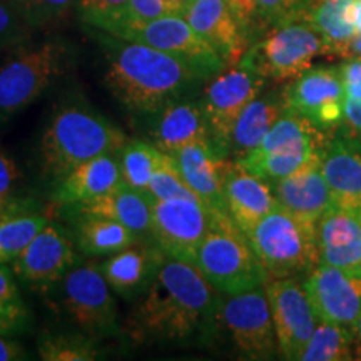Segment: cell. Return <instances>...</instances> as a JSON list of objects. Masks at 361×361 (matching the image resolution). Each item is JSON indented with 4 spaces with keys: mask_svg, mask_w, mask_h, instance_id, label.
I'll return each mask as SVG.
<instances>
[{
    "mask_svg": "<svg viewBox=\"0 0 361 361\" xmlns=\"http://www.w3.org/2000/svg\"><path fill=\"white\" fill-rule=\"evenodd\" d=\"M221 293L194 263L168 258L133 311L139 338L186 341L211 331L221 313Z\"/></svg>",
    "mask_w": 361,
    "mask_h": 361,
    "instance_id": "1",
    "label": "cell"
},
{
    "mask_svg": "<svg viewBox=\"0 0 361 361\" xmlns=\"http://www.w3.org/2000/svg\"><path fill=\"white\" fill-rule=\"evenodd\" d=\"M101 34L107 59L104 82L126 109L157 114L169 104L183 101L202 80L178 59L151 45Z\"/></svg>",
    "mask_w": 361,
    "mask_h": 361,
    "instance_id": "2",
    "label": "cell"
},
{
    "mask_svg": "<svg viewBox=\"0 0 361 361\" xmlns=\"http://www.w3.org/2000/svg\"><path fill=\"white\" fill-rule=\"evenodd\" d=\"M128 137L90 106L74 102L61 107L40 139L42 169L54 179L97 156L119 154Z\"/></svg>",
    "mask_w": 361,
    "mask_h": 361,
    "instance_id": "3",
    "label": "cell"
},
{
    "mask_svg": "<svg viewBox=\"0 0 361 361\" xmlns=\"http://www.w3.org/2000/svg\"><path fill=\"white\" fill-rule=\"evenodd\" d=\"M72 64V47L62 39L22 44L0 66V119L19 114L37 101Z\"/></svg>",
    "mask_w": 361,
    "mask_h": 361,
    "instance_id": "4",
    "label": "cell"
},
{
    "mask_svg": "<svg viewBox=\"0 0 361 361\" xmlns=\"http://www.w3.org/2000/svg\"><path fill=\"white\" fill-rule=\"evenodd\" d=\"M194 264L224 296L256 290L269 279L250 239L228 214H213Z\"/></svg>",
    "mask_w": 361,
    "mask_h": 361,
    "instance_id": "5",
    "label": "cell"
},
{
    "mask_svg": "<svg viewBox=\"0 0 361 361\" xmlns=\"http://www.w3.org/2000/svg\"><path fill=\"white\" fill-rule=\"evenodd\" d=\"M246 236L269 279L310 274L319 264L316 226L298 219L279 206L266 214Z\"/></svg>",
    "mask_w": 361,
    "mask_h": 361,
    "instance_id": "6",
    "label": "cell"
},
{
    "mask_svg": "<svg viewBox=\"0 0 361 361\" xmlns=\"http://www.w3.org/2000/svg\"><path fill=\"white\" fill-rule=\"evenodd\" d=\"M328 137L305 117L283 112L259 146L234 162L266 180L284 179L318 162Z\"/></svg>",
    "mask_w": 361,
    "mask_h": 361,
    "instance_id": "7",
    "label": "cell"
},
{
    "mask_svg": "<svg viewBox=\"0 0 361 361\" xmlns=\"http://www.w3.org/2000/svg\"><path fill=\"white\" fill-rule=\"evenodd\" d=\"M324 40L308 22L296 19L273 25L259 42L246 51L243 59L266 79L290 82L324 56Z\"/></svg>",
    "mask_w": 361,
    "mask_h": 361,
    "instance_id": "8",
    "label": "cell"
},
{
    "mask_svg": "<svg viewBox=\"0 0 361 361\" xmlns=\"http://www.w3.org/2000/svg\"><path fill=\"white\" fill-rule=\"evenodd\" d=\"M266 80L268 79L241 57V61L228 66L207 82L202 92L201 107L211 142L224 159L229 156V141L238 116L252 99L263 92Z\"/></svg>",
    "mask_w": 361,
    "mask_h": 361,
    "instance_id": "9",
    "label": "cell"
},
{
    "mask_svg": "<svg viewBox=\"0 0 361 361\" xmlns=\"http://www.w3.org/2000/svg\"><path fill=\"white\" fill-rule=\"evenodd\" d=\"M62 305L72 323L85 335L97 340L119 331L114 291L101 266L75 264L62 279Z\"/></svg>",
    "mask_w": 361,
    "mask_h": 361,
    "instance_id": "10",
    "label": "cell"
},
{
    "mask_svg": "<svg viewBox=\"0 0 361 361\" xmlns=\"http://www.w3.org/2000/svg\"><path fill=\"white\" fill-rule=\"evenodd\" d=\"M211 221L213 213L200 200H151L149 234L169 258L196 263Z\"/></svg>",
    "mask_w": 361,
    "mask_h": 361,
    "instance_id": "11",
    "label": "cell"
},
{
    "mask_svg": "<svg viewBox=\"0 0 361 361\" xmlns=\"http://www.w3.org/2000/svg\"><path fill=\"white\" fill-rule=\"evenodd\" d=\"M123 39L151 45L169 54L196 72L202 80L211 79L228 67L223 57L179 13H169L147 24L135 25Z\"/></svg>",
    "mask_w": 361,
    "mask_h": 361,
    "instance_id": "12",
    "label": "cell"
},
{
    "mask_svg": "<svg viewBox=\"0 0 361 361\" xmlns=\"http://www.w3.org/2000/svg\"><path fill=\"white\" fill-rule=\"evenodd\" d=\"M219 319L246 358L271 360L279 355L264 286L226 298L221 305Z\"/></svg>",
    "mask_w": 361,
    "mask_h": 361,
    "instance_id": "13",
    "label": "cell"
},
{
    "mask_svg": "<svg viewBox=\"0 0 361 361\" xmlns=\"http://www.w3.org/2000/svg\"><path fill=\"white\" fill-rule=\"evenodd\" d=\"M264 290L276 331L278 353L284 360H300L319 322L305 284L296 278H271Z\"/></svg>",
    "mask_w": 361,
    "mask_h": 361,
    "instance_id": "14",
    "label": "cell"
},
{
    "mask_svg": "<svg viewBox=\"0 0 361 361\" xmlns=\"http://www.w3.org/2000/svg\"><path fill=\"white\" fill-rule=\"evenodd\" d=\"M286 109L298 112L324 133L340 128L345 109V89L338 66H311L283 89Z\"/></svg>",
    "mask_w": 361,
    "mask_h": 361,
    "instance_id": "15",
    "label": "cell"
},
{
    "mask_svg": "<svg viewBox=\"0 0 361 361\" xmlns=\"http://www.w3.org/2000/svg\"><path fill=\"white\" fill-rule=\"evenodd\" d=\"M78 259L72 239L61 226L49 221L11 264L20 281L34 288H51L66 278Z\"/></svg>",
    "mask_w": 361,
    "mask_h": 361,
    "instance_id": "16",
    "label": "cell"
},
{
    "mask_svg": "<svg viewBox=\"0 0 361 361\" xmlns=\"http://www.w3.org/2000/svg\"><path fill=\"white\" fill-rule=\"evenodd\" d=\"M303 284L319 322L355 326L361 316V269L319 263Z\"/></svg>",
    "mask_w": 361,
    "mask_h": 361,
    "instance_id": "17",
    "label": "cell"
},
{
    "mask_svg": "<svg viewBox=\"0 0 361 361\" xmlns=\"http://www.w3.org/2000/svg\"><path fill=\"white\" fill-rule=\"evenodd\" d=\"M223 196L226 213L245 234L279 206L269 180L234 161L226 164Z\"/></svg>",
    "mask_w": 361,
    "mask_h": 361,
    "instance_id": "18",
    "label": "cell"
},
{
    "mask_svg": "<svg viewBox=\"0 0 361 361\" xmlns=\"http://www.w3.org/2000/svg\"><path fill=\"white\" fill-rule=\"evenodd\" d=\"M183 16L226 66L236 64L250 49L246 32L224 0H192Z\"/></svg>",
    "mask_w": 361,
    "mask_h": 361,
    "instance_id": "19",
    "label": "cell"
},
{
    "mask_svg": "<svg viewBox=\"0 0 361 361\" xmlns=\"http://www.w3.org/2000/svg\"><path fill=\"white\" fill-rule=\"evenodd\" d=\"M176 166L186 184L197 194L213 214H228L224 207L223 183L228 159L219 156L211 142H192L174 154Z\"/></svg>",
    "mask_w": 361,
    "mask_h": 361,
    "instance_id": "20",
    "label": "cell"
},
{
    "mask_svg": "<svg viewBox=\"0 0 361 361\" xmlns=\"http://www.w3.org/2000/svg\"><path fill=\"white\" fill-rule=\"evenodd\" d=\"M279 207L311 226L335 206L331 189L319 168V161L284 179L269 180Z\"/></svg>",
    "mask_w": 361,
    "mask_h": 361,
    "instance_id": "21",
    "label": "cell"
},
{
    "mask_svg": "<svg viewBox=\"0 0 361 361\" xmlns=\"http://www.w3.org/2000/svg\"><path fill=\"white\" fill-rule=\"evenodd\" d=\"M169 256L159 246L135 241L124 250L111 255L101 266L111 290L126 300H134L146 291L157 269Z\"/></svg>",
    "mask_w": 361,
    "mask_h": 361,
    "instance_id": "22",
    "label": "cell"
},
{
    "mask_svg": "<svg viewBox=\"0 0 361 361\" xmlns=\"http://www.w3.org/2000/svg\"><path fill=\"white\" fill-rule=\"evenodd\" d=\"M319 263L361 269V214L333 206L316 226Z\"/></svg>",
    "mask_w": 361,
    "mask_h": 361,
    "instance_id": "23",
    "label": "cell"
},
{
    "mask_svg": "<svg viewBox=\"0 0 361 361\" xmlns=\"http://www.w3.org/2000/svg\"><path fill=\"white\" fill-rule=\"evenodd\" d=\"M319 168L335 204L361 214V156L348 135L328 137L319 156Z\"/></svg>",
    "mask_w": 361,
    "mask_h": 361,
    "instance_id": "24",
    "label": "cell"
},
{
    "mask_svg": "<svg viewBox=\"0 0 361 361\" xmlns=\"http://www.w3.org/2000/svg\"><path fill=\"white\" fill-rule=\"evenodd\" d=\"M119 184H123L119 156H97L59 178L52 191V200L61 206L72 207L96 200Z\"/></svg>",
    "mask_w": 361,
    "mask_h": 361,
    "instance_id": "25",
    "label": "cell"
},
{
    "mask_svg": "<svg viewBox=\"0 0 361 361\" xmlns=\"http://www.w3.org/2000/svg\"><path fill=\"white\" fill-rule=\"evenodd\" d=\"M152 135L156 146L168 154L192 142H211L201 102H186L184 99L157 112Z\"/></svg>",
    "mask_w": 361,
    "mask_h": 361,
    "instance_id": "26",
    "label": "cell"
},
{
    "mask_svg": "<svg viewBox=\"0 0 361 361\" xmlns=\"http://www.w3.org/2000/svg\"><path fill=\"white\" fill-rule=\"evenodd\" d=\"M283 92H261L247 104L233 126L229 156L241 159L259 146L268 130L284 111Z\"/></svg>",
    "mask_w": 361,
    "mask_h": 361,
    "instance_id": "27",
    "label": "cell"
},
{
    "mask_svg": "<svg viewBox=\"0 0 361 361\" xmlns=\"http://www.w3.org/2000/svg\"><path fill=\"white\" fill-rule=\"evenodd\" d=\"M72 207L78 211V214L101 216L128 226L137 234H149L151 200L146 192L126 186L124 183L96 200Z\"/></svg>",
    "mask_w": 361,
    "mask_h": 361,
    "instance_id": "28",
    "label": "cell"
},
{
    "mask_svg": "<svg viewBox=\"0 0 361 361\" xmlns=\"http://www.w3.org/2000/svg\"><path fill=\"white\" fill-rule=\"evenodd\" d=\"M355 0H310L301 19L308 22L324 40V56L338 57V54L356 34L351 11Z\"/></svg>",
    "mask_w": 361,
    "mask_h": 361,
    "instance_id": "29",
    "label": "cell"
},
{
    "mask_svg": "<svg viewBox=\"0 0 361 361\" xmlns=\"http://www.w3.org/2000/svg\"><path fill=\"white\" fill-rule=\"evenodd\" d=\"M137 233L117 221L92 214H79L75 226V246L82 255H114L137 241Z\"/></svg>",
    "mask_w": 361,
    "mask_h": 361,
    "instance_id": "30",
    "label": "cell"
},
{
    "mask_svg": "<svg viewBox=\"0 0 361 361\" xmlns=\"http://www.w3.org/2000/svg\"><path fill=\"white\" fill-rule=\"evenodd\" d=\"M49 223L47 216L13 204L0 214V264L12 263Z\"/></svg>",
    "mask_w": 361,
    "mask_h": 361,
    "instance_id": "31",
    "label": "cell"
},
{
    "mask_svg": "<svg viewBox=\"0 0 361 361\" xmlns=\"http://www.w3.org/2000/svg\"><path fill=\"white\" fill-rule=\"evenodd\" d=\"M355 329L345 324L318 322L314 333L301 351V361H348L353 360Z\"/></svg>",
    "mask_w": 361,
    "mask_h": 361,
    "instance_id": "32",
    "label": "cell"
},
{
    "mask_svg": "<svg viewBox=\"0 0 361 361\" xmlns=\"http://www.w3.org/2000/svg\"><path fill=\"white\" fill-rule=\"evenodd\" d=\"M117 156H119L123 183L126 186L146 192L164 151H161L154 142L128 139Z\"/></svg>",
    "mask_w": 361,
    "mask_h": 361,
    "instance_id": "33",
    "label": "cell"
},
{
    "mask_svg": "<svg viewBox=\"0 0 361 361\" xmlns=\"http://www.w3.org/2000/svg\"><path fill=\"white\" fill-rule=\"evenodd\" d=\"M79 19L97 32L123 39L130 27L129 0H78Z\"/></svg>",
    "mask_w": 361,
    "mask_h": 361,
    "instance_id": "34",
    "label": "cell"
},
{
    "mask_svg": "<svg viewBox=\"0 0 361 361\" xmlns=\"http://www.w3.org/2000/svg\"><path fill=\"white\" fill-rule=\"evenodd\" d=\"M44 361H92L99 358L96 338L85 333H62V335L40 336L37 346Z\"/></svg>",
    "mask_w": 361,
    "mask_h": 361,
    "instance_id": "35",
    "label": "cell"
},
{
    "mask_svg": "<svg viewBox=\"0 0 361 361\" xmlns=\"http://www.w3.org/2000/svg\"><path fill=\"white\" fill-rule=\"evenodd\" d=\"M16 274L6 264H0V335L13 336L24 331L30 313L22 300Z\"/></svg>",
    "mask_w": 361,
    "mask_h": 361,
    "instance_id": "36",
    "label": "cell"
},
{
    "mask_svg": "<svg viewBox=\"0 0 361 361\" xmlns=\"http://www.w3.org/2000/svg\"><path fill=\"white\" fill-rule=\"evenodd\" d=\"M32 29L61 24L74 11L78 0H7Z\"/></svg>",
    "mask_w": 361,
    "mask_h": 361,
    "instance_id": "37",
    "label": "cell"
},
{
    "mask_svg": "<svg viewBox=\"0 0 361 361\" xmlns=\"http://www.w3.org/2000/svg\"><path fill=\"white\" fill-rule=\"evenodd\" d=\"M146 194L149 200H176V197L200 200L197 194L183 179L178 166H176L174 157L168 154V152H164L159 166H157L154 174H152Z\"/></svg>",
    "mask_w": 361,
    "mask_h": 361,
    "instance_id": "38",
    "label": "cell"
},
{
    "mask_svg": "<svg viewBox=\"0 0 361 361\" xmlns=\"http://www.w3.org/2000/svg\"><path fill=\"white\" fill-rule=\"evenodd\" d=\"M32 30L11 2L0 0V51L25 44Z\"/></svg>",
    "mask_w": 361,
    "mask_h": 361,
    "instance_id": "39",
    "label": "cell"
},
{
    "mask_svg": "<svg viewBox=\"0 0 361 361\" xmlns=\"http://www.w3.org/2000/svg\"><path fill=\"white\" fill-rule=\"evenodd\" d=\"M261 22L269 25L284 24L303 17L310 0H255Z\"/></svg>",
    "mask_w": 361,
    "mask_h": 361,
    "instance_id": "40",
    "label": "cell"
},
{
    "mask_svg": "<svg viewBox=\"0 0 361 361\" xmlns=\"http://www.w3.org/2000/svg\"><path fill=\"white\" fill-rule=\"evenodd\" d=\"M20 179L22 174L16 161L4 151H0V204L6 207L16 204L13 192L19 186Z\"/></svg>",
    "mask_w": 361,
    "mask_h": 361,
    "instance_id": "41",
    "label": "cell"
},
{
    "mask_svg": "<svg viewBox=\"0 0 361 361\" xmlns=\"http://www.w3.org/2000/svg\"><path fill=\"white\" fill-rule=\"evenodd\" d=\"M129 11H130V27L128 29V32L135 25L147 24V22L156 20L159 19V17L173 13L164 0H129Z\"/></svg>",
    "mask_w": 361,
    "mask_h": 361,
    "instance_id": "42",
    "label": "cell"
},
{
    "mask_svg": "<svg viewBox=\"0 0 361 361\" xmlns=\"http://www.w3.org/2000/svg\"><path fill=\"white\" fill-rule=\"evenodd\" d=\"M338 72L345 89V97L361 101V59H350L338 66Z\"/></svg>",
    "mask_w": 361,
    "mask_h": 361,
    "instance_id": "43",
    "label": "cell"
},
{
    "mask_svg": "<svg viewBox=\"0 0 361 361\" xmlns=\"http://www.w3.org/2000/svg\"><path fill=\"white\" fill-rule=\"evenodd\" d=\"M224 2L231 8L233 16L236 17L241 29L245 30L246 35H250L251 29L259 20L258 7H256L255 0H224Z\"/></svg>",
    "mask_w": 361,
    "mask_h": 361,
    "instance_id": "44",
    "label": "cell"
},
{
    "mask_svg": "<svg viewBox=\"0 0 361 361\" xmlns=\"http://www.w3.org/2000/svg\"><path fill=\"white\" fill-rule=\"evenodd\" d=\"M343 124L350 130L346 135H361V101H345L343 109Z\"/></svg>",
    "mask_w": 361,
    "mask_h": 361,
    "instance_id": "45",
    "label": "cell"
},
{
    "mask_svg": "<svg viewBox=\"0 0 361 361\" xmlns=\"http://www.w3.org/2000/svg\"><path fill=\"white\" fill-rule=\"evenodd\" d=\"M25 358V350L8 336L0 335V361H17Z\"/></svg>",
    "mask_w": 361,
    "mask_h": 361,
    "instance_id": "46",
    "label": "cell"
},
{
    "mask_svg": "<svg viewBox=\"0 0 361 361\" xmlns=\"http://www.w3.org/2000/svg\"><path fill=\"white\" fill-rule=\"evenodd\" d=\"M338 57L343 61H350V59H361V32H356L348 42L343 45V49L338 54Z\"/></svg>",
    "mask_w": 361,
    "mask_h": 361,
    "instance_id": "47",
    "label": "cell"
},
{
    "mask_svg": "<svg viewBox=\"0 0 361 361\" xmlns=\"http://www.w3.org/2000/svg\"><path fill=\"white\" fill-rule=\"evenodd\" d=\"M164 2L168 4V7L171 8V12L183 16V13L186 12V8L189 7V4H191L192 0H164Z\"/></svg>",
    "mask_w": 361,
    "mask_h": 361,
    "instance_id": "48",
    "label": "cell"
},
{
    "mask_svg": "<svg viewBox=\"0 0 361 361\" xmlns=\"http://www.w3.org/2000/svg\"><path fill=\"white\" fill-rule=\"evenodd\" d=\"M351 19H353L356 32H361V0H355L353 11H351Z\"/></svg>",
    "mask_w": 361,
    "mask_h": 361,
    "instance_id": "49",
    "label": "cell"
},
{
    "mask_svg": "<svg viewBox=\"0 0 361 361\" xmlns=\"http://www.w3.org/2000/svg\"><path fill=\"white\" fill-rule=\"evenodd\" d=\"M348 137L351 139V142H353L356 151H358L360 156H361V135H348Z\"/></svg>",
    "mask_w": 361,
    "mask_h": 361,
    "instance_id": "50",
    "label": "cell"
},
{
    "mask_svg": "<svg viewBox=\"0 0 361 361\" xmlns=\"http://www.w3.org/2000/svg\"><path fill=\"white\" fill-rule=\"evenodd\" d=\"M353 329H355V336H356V340H358L360 346H361V316H360V318H358V322L355 323Z\"/></svg>",
    "mask_w": 361,
    "mask_h": 361,
    "instance_id": "51",
    "label": "cell"
},
{
    "mask_svg": "<svg viewBox=\"0 0 361 361\" xmlns=\"http://www.w3.org/2000/svg\"><path fill=\"white\" fill-rule=\"evenodd\" d=\"M13 206V204H12ZM12 206H8V207H12ZM8 207H6V206H2V204H0V214H2V213H6V211L8 209Z\"/></svg>",
    "mask_w": 361,
    "mask_h": 361,
    "instance_id": "52",
    "label": "cell"
}]
</instances>
